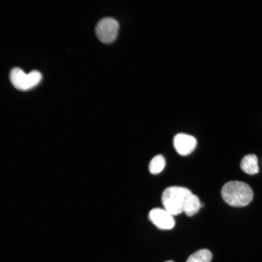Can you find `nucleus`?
I'll use <instances>...</instances> for the list:
<instances>
[{
	"label": "nucleus",
	"instance_id": "9",
	"mask_svg": "<svg viewBox=\"0 0 262 262\" xmlns=\"http://www.w3.org/2000/svg\"><path fill=\"white\" fill-rule=\"evenodd\" d=\"M165 161L162 155L155 156L150 161L148 165L149 172L153 174L160 173L164 168Z\"/></svg>",
	"mask_w": 262,
	"mask_h": 262
},
{
	"label": "nucleus",
	"instance_id": "2",
	"mask_svg": "<svg viewBox=\"0 0 262 262\" xmlns=\"http://www.w3.org/2000/svg\"><path fill=\"white\" fill-rule=\"evenodd\" d=\"M224 200L231 206L244 207L252 200L253 193L251 187L240 181H230L225 183L221 191Z\"/></svg>",
	"mask_w": 262,
	"mask_h": 262
},
{
	"label": "nucleus",
	"instance_id": "5",
	"mask_svg": "<svg viewBox=\"0 0 262 262\" xmlns=\"http://www.w3.org/2000/svg\"><path fill=\"white\" fill-rule=\"evenodd\" d=\"M148 217L151 222L160 229H171L175 225L173 215L164 209H152L149 213Z\"/></svg>",
	"mask_w": 262,
	"mask_h": 262
},
{
	"label": "nucleus",
	"instance_id": "10",
	"mask_svg": "<svg viewBox=\"0 0 262 262\" xmlns=\"http://www.w3.org/2000/svg\"><path fill=\"white\" fill-rule=\"evenodd\" d=\"M173 262L171 261H166V262Z\"/></svg>",
	"mask_w": 262,
	"mask_h": 262
},
{
	"label": "nucleus",
	"instance_id": "6",
	"mask_svg": "<svg viewBox=\"0 0 262 262\" xmlns=\"http://www.w3.org/2000/svg\"><path fill=\"white\" fill-rule=\"evenodd\" d=\"M197 144L196 139L192 135L183 133L176 134L173 139V145L176 151L181 155L191 153Z\"/></svg>",
	"mask_w": 262,
	"mask_h": 262
},
{
	"label": "nucleus",
	"instance_id": "1",
	"mask_svg": "<svg viewBox=\"0 0 262 262\" xmlns=\"http://www.w3.org/2000/svg\"><path fill=\"white\" fill-rule=\"evenodd\" d=\"M164 209L172 215L184 212L188 216L197 213L201 206L198 197L188 189L180 186L166 188L162 195Z\"/></svg>",
	"mask_w": 262,
	"mask_h": 262
},
{
	"label": "nucleus",
	"instance_id": "4",
	"mask_svg": "<svg viewBox=\"0 0 262 262\" xmlns=\"http://www.w3.org/2000/svg\"><path fill=\"white\" fill-rule=\"evenodd\" d=\"M119 28V24L116 19L112 17H105L98 22L95 32L100 41L110 43L116 39Z\"/></svg>",
	"mask_w": 262,
	"mask_h": 262
},
{
	"label": "nucleus",
	"instance_id": "7",
	"mask_svg": "<svg viewBox=\"0 0 262 262\" xmlns=\"http://www.w3.org/2000/svg\"><path fill=\"white\" fill-rule=\"evenodd\" d=\"M241 169L246 173L254 175L259 171L258 158L254 154H248L243 157L240 163Z\"/></svg>",
	"mask_w": 262,
	"mask_h": 262
},
{
	"label": "nucleus",
	"instance_id": "8",
	"mask_svg": "<svg viewBox=\"0 0 262 262\" xmlns=\"http://www.w3.org/2000/svg\"><path fill=\"white\" fill-rule=\"evenodd\" d=\"M212 258V254L209 250L202 249L191 255L186 262H210Z\"/></svg>",
	"mask_w": 262,
	"mask_h": 262
},
{
	"label": "nucleus",
	"instance_id": "3",
	"mask_svg": "<svg viewBox=\"0 0 262 262\" xmlns=\"http://www.w3.org/2000/svg\"><path fill=\"white\" fill-rule=\"evenodd\" d=\"M9 79L16 89L25 91L37 85L42 79V75L37 70H33L28 74L19 67H14L9 74Z\"/></svg>",
	"mask_w": 262,
	"mask_h": 262
}]
</instances>
